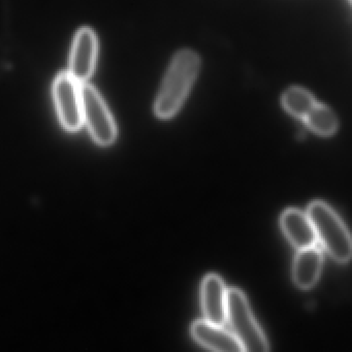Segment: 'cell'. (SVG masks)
Instances as JSON below:
<instances>
[{
	"label": "cell",
	"instance_id": "cell-5",
	"mask_svg": "<svg viewBox=\"0 0 352 352\" xmlns=\"http://www.w3.org/2000/svg\"><path fill=\"white\" fill-rule=\"evenodd\" d=\"M53 96L61 124L65 131L75 133L83 125L81 84L69 73L57 76L53 85Z\"/></svg>",
	"mask_w": 352,
	"mask_h": 352
},
{
	"label": "cell",
	"instance_id": "cell-9",
	"mask_svg": "<svg viewBox=\"0 0 352 352\" xmlns=\"http://www.w3.org/2000/svg\"><path fill=\"white\" fill-rule=\"evenodd\" d=\"M280 223L286 238L298 250L316 244V234L307 213L298 209L286 210Z\"/></svg>",
	"mask_w": 352,
	"mask_h": 352
},
{
	"label": "cell",
	"instance_id": "cell-4",
	"mask_svg": "<svg viewBox=\"0 0 352 352\" xmlns=\"http://www.w3.org/2000/svg\"><path fill=\"white\" fill-rule=\"evenodd\" d=\"M83 124L98 145L110 146L117 137V127L106 102L89 84H81Z\"/></svg>",
	"mask_w": 352,
	"mask_h": 352
},
{
	"label": "cell",
	"instance_id": "cell-1",
	"mask_svg": "<svg viewBox=\"0 0 352 352\" xmlns=\"http://www.w3.org/2000/svg\"><path fill=\"white\" fill-rule=\"evenodd\" d=\"M201 69V58L195 51L183 49L176 53L164 75L154 104L160 119L173 118L186 100Z\"/></svg>",
	"mask_w": 352,
	"mask_h": 352
},
{
	"label": "cell",
	"instance_id": "cell-13",
	"mask_svg": "<svg viewBox=\"0 0 352 352\" xmlns=\"http://www.w3.org/2000/svg\"><path fill=\"white\" fill-rule=\"evenodd\" d=\"M348 3H351V0H348Z\"/></svg>",
	"mask_w": 352,
	"mask_h": 352
},
{
	"label": "cell",
	"instance_id": "cell-6",
	"mask_svg": "<svg viewBox=\"0 0 352 352\" xmlns=\"http://www.w3.org/2000/svg\"><path fill=\"white\" fill-rule=\"evenodd\" d=\"M98 48V38L90 28H82L77 32L72 48L69 73L80 84L86 83L94 74Z\"/></svg>",
	"mask_w": 352,
	"mask_h": 352
},
{
	"label": "cell",
	"instance_id": "cell-10",
	"mask_svg": "<svg viewBox=\"0 0 352 352\" xmlns=\"http://www.w3.org/2000/svg\"><path fill=\"white\" fill-rule=\"evenodd\" d=\"M322 261V253L316 246L300 249L292 269V277L296 285L302 289L313 287L320 275Z\"/></svg>",
	"mask_w": 352,
	"mask_h": 352
},
{
	"label": "cell",
	"instance_id": "cell-3",
	"mask_svg": "<svg viewBox=\"0 0 352 352\" xmlns=\"http://www.w3.org/2000/svg\"><path fill=\"white\" fill-rule=\"evenodd\" d=\"M226 321L243 351L265 352L269 350L267 338L253 317L246 296L238 288L228 289Z\"/></svg>",
	"mask_w": 352,
	"mask_h": 352
},
{
	"label": "cell",
	"instance_id": "cell-8",
	"mask_svg": "<svg viewBox=\"0 0 352 352\" xmlns=\"http://www.w3.org/2000/svg\"><path fill=\"white\" fill-rule=\"evenodd\" d=\"M191 335L201 346L214 351H243L240 343L232 331L223 329L222 325L209 322L206 319L195 321L191 327Z\"/></svg>",
	"mask_w": 352,
	"mask_h": 352
},
{
	"label": "cell",
	"instance_id": "cell-2",
	"mask_svg": "<svg viewBox=\"0 0 352 352\" xmlns=\"http://www.w3.org/2000/svg\"><path fill=\"white\" fill-rule=\"evenodd\" d=\"M307 215L314 228L317 240L327 253L338 263H348L352 254L351 238L336 212L327 204L316 201L310 204Z\"/></svg>",
	"mask_w": 352,
	"mask_h": 352
},
{
	"label": "cell",
	"instance_id": "cell-12",
	"mask_svg": "<svg viewBox=\"0 0 352 352\" xmlns=\"http://www.w3.org/2000/svg\"><path fill=\"white\" fill-rule=\"evenodd\" d=\"M316 102L314 96L308 90L298 86L288 88L281 98L284 110L292 116L302 120Z\"/></svg>",
	"mask_w": 352,
	"mask_h": 352
},
{
	"label": "cell",
	"instance_id": "cell-11",
	"mask_svg": "<svg viewBox=\"0 0 352 352\" xmlns=\"http://www.w3.org/2000/svg\"><path fill=\"white\" fill-rule=\"evenodd\" d=\"M309 129L322 137L333 135L338 129V119L331 108L323 104H314L302 119Z\"/></svg>",
	"mask_w": 352,
	"mask_h": 352
},
{
	"label": "cell",
	"instance_id": "cell-7",
	"mask_svg": "<svg viewBox=\"0 0 352 352\" xmlns=\"http://www.w3.org/2000/svg\"><path fill=\"white\" fill-rule=\"evenodd\" d=\"M201 296L206 320L223 325L226 322L228 288L221 277L215 274L206 276L201 283Z\"/></svg>",
	"mask_w": 352,
	"mask_h": 352
}]
</instances>
